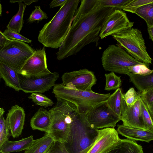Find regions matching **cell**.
I'll return each mask as SVG.
<instances>
[{
	"instance_id": "obj_2",
	"label": "cell",
	"mask_w": 153,
	"mask_h": 153,
	"mask_svg": "<svg viewBox=\"0 0 153 153\" xmlns=\"http://www.w3.org/2000/svg\"><path fill=\"white\" fill-rule=\"evenodd\" d=\"M79 0H67L53 18L39 31V41L44 47L59 48L66 36Z\"/></svg>"
},
{
	"instance_id": "obj_32",
	"label": "cell",
	"mask_w": 153,
	"mask_h": 153,
	"mask_svg": "<svg viewBox=\"0 0 153 153\" xmlns=\"http://www.w3.org/2000/svg\"><path fill=\"white\" fill-rule=\"evenodd\" d=\"M139 97L138 93L133 87L130 88L126 93L123 95V99L128 107L134 105L137 101Z\"/></svg>"
},
{
	"instance_id": "obj_31",
	"label": "cell",
	"mask_w": 153,
	"mask_h": 153,
	"mask_svg": "<svg viewBox=\"0 0 153 153\" xmlns=\"http://www.w3.org/2000/svg\"><path fill=\"white\" fill-rule=\"evenodd\" d=\"M149 65L148 64H144L133 65L128 67V71L134 74L148 75L153 72V70L149 68Z\"/></svg>"
},
{
	"instance_id": "obj_23",
	"label": "cell",
	"mask_w": 153,
	"mask_h": 153,
	"mask_svg": "<svg viewBox=\"0 0 153 153\" xmlns=\"http://www.w3.org/2000/svg\"><path fill=\"white\" fill-rule=\"evenodd\" d=\"M123 95L121 89L119 88L110 95L106 100L107 104L110 109L114 115L120 118L123 101Z\"/></svg>"
},
{
	"instance_id": "obj_20",
	"label": "cell",
	"mask_w": 153,
	"mask_h": 153,
	"mask_svg": "<svg viewBox=\"0 0 153 153\" xmlns=\"http://www.w3.org/2000/svg\"><path fill=\"white\" fill-rule=\"evenodd\" d=\"M54 142L50 135L46 133L43 137L34 140L31 145L25 150V153H46Z\"/></svg>"
},
{
	"instance_id": "obj_33",
	"label": "cell",
	"mask_w": 153,
	"mask_h": 153,
	"mask_svg": "<svg viewBox=\"0 0 153 153\" xmlns=\"http://www.w3.org/2000/svg\"><path fill=\"white\" fill-rule=\"evenodd\" d=\"M153 3V0H132L123 10L132 13H134L140 7Z\"/></svg>"
},
{
	"instance_id": "obj_8",
	"label": "cell",
	"mask_w": 153,
	"mask_h": 153,
	"mask_svg": "<svg viewBox=\"0 0 153 153\" xmlns=\"http://www.w3.org/2000/svg\"><path fill=\"white\" fill-rule=\"evenodd\" d=\"M91 126L95 129L114 128L120 120L108 107L106 101L101 102L92 108L86 115Z\"/></svg>"
},
{
	"instance_id": "obj_12",
	"label": "cell",
	"mask_w": 153,
	"mask_h": 153,
	"mask_svg": "<svg viewBox=\"0 0 153 153\" xmlns=\"http://www.w3.org/2000/svg\"><path fill=\"white\" fill-rule=\"evenodd\" d=\"M51 72L48 68L45 47L35 50L20 71L19 74L25 77L45 74Z\"/></svg>"
},
{
	"instance_id": "obj_10",
	"label": "cell",
	"mask_w": 153,
	"mask_h": 153,
	"mask_svg": "<svg viewBox=\"0 0 153 153\" xmlns=\"http://www.w3.org/2000/svg\"><path fill=\"white\" fill-rule=\"evenodd\" d=\"M62 84L67 88L83 91H91L96 83L93 72L86 69L64 73Z\"/></svg>"
},
{
	"instance_id": "obj_21",
	"label": "cell",
	"mask_w": 153,
	"mask_h": 153,
	"mask_svg": "<svg viewBox=\"0 0 153 153\" xmlns=\"http://www.w3.org/2000/svg\"><path fill=\"white\" fill-rule=\"evenodd\" d=\"M34 140L33 135L16 141H11L8 140L0 149V152L10 153L25 150L31 145Z\"/></svg>"
},
{
	"instance_id": "obj_42",
	"label": "cell",
	"mask_w": 153,
	"mask_h": 153,
	"mask_svg": "<svg viewBox=\"0 0 153 153\" xmlns=\"http://www.w3.org/2000/svg\"><path fill=\"white\" fill-rule=\"evenodd\" d=\"M8 140V138L0 135V149L4 143Z\"/></svg>"
},
{
	"instance_id": "obj_34",
	"label": "cell",
	"mask_w": 153,
	"mask_h": 153,
	"mask_svg": "<svg viewBox=\"0 0 153 153\" xmlns=\"http://www.w3.org/2000/svg\"><path fill=\"white\" fill-rule=\"evenodd\" d=\"M35 7V10L32 12L28 19V22H33L36 21L39 22L48 19L47 14L41 10L40 6H36Z\"/></svg>"
},
{
	"instance_id": "obj_35",
	"label": "cell",
	"mask_w": 153,
	"mask_h": 153,
	"mask_svg": "<svg viewBox=\"0 0 153 153\" xmlns=\"http://www.w3.org/2000/svg\"><path fill=\"white\" fill-rule=\"evenodd\" d=\"M4 35L8 39L18 40L28 43H30V40L19 33L7 29L3 33Z\"/></svg>"
},
{
	"instance_id": "obj_6",
	"label": "cell",
	"mask_w": 153,
	"mask_h": 153,
	"mask_svg": "<svg viewBox=\"0 0 153 153\" xmlns=\"http://www.w3.org/2000/svg\"><path fill=\"white\" fill-rule=\"evenodd\" d=\"M101 60L105 71L127 74L130 66L144 63L131 56L123 49L114 45H109L104 50Z\"/></svg>"
},
{
	"instance_id": "obj_30",
	"label": "cell",
	"mask_w": 153,
	"mask_h": 153,
	"mask_svg": "<svg viewBox=\"0 0 153 153\" xmlns=\"http://www.w3.org/2000/svg\"><path fill=\"white\" fill-rule=\"evenodd\" d=\"M140 111L145 125L148 130L153 131V119L147 108L140 98Z\"/></svg>"
},
{
	"instance_id": "obj_25",
	"label": "cell",
	"mask_w": 153,
	"mask_h": 153,
	"mask_svg": "<svg viewBox=\"0 0 153 153\" xmlns=\"http://www.w3.org/2000/svg\"><path fill=\"white\" fill-rule=\"evenodd\" d=\"M134 13L144 20L146 24L153 25V3L140 7Z\"/></svg>"
},
{
	"instance_id": "obj_11",
	"label": "cell",
	"mask_w": 153,
	"mask_h": 153,
	"mask_svg": "<svg viewBox=\"0 0 153 153\" xmlns=\"http://www.w3.org/2000/svg\"><path fill=\"white\" fill-rule=\"evenodd\" d=\"M134 22L130 21L126 13L121 10L115 9L108 16L99 34L103 39L107 36L132 28Z\"/></svg>"
},
{
	"instance_id": "obj_9",
	"label": "cell",
	"mask_w": 153,
	"mask_h": 153,
	"mask_svg": "<svg viewBox=\"0 0 153 153\" xmlns=\"http://www.w3.org/2000/svg\"><path fill=\"white\" fill-rule=\"evenodd\" d=\"M19 76L21 90L26 93H44L55 85L59 75L55 72L29 77L19 74Z\"/></svg>"
},
{
	"instance_id": "obj_14",
	"label": "cell",
	"mask_w": 153,
	"mask_h": 153,
	"mask_svg": "<svg viewBox=\"0 0 153 153\" xmlns=\"http://www.w3.org/2000/svg\"><path fill=\"white\" fill-rule=\"evenodd\" d=\"M120 139L117 131L114 128L98 129L96 139L86 153H102Z\"/></svg>"
},
{
	"instance_id": "obj_38",
	"label": "cell",
	"mask_w": 153,
	"mask_h": 153,
	"mask_svg": "<svg viewBox=\"0 0 153 153\" xmlns=\"http://www.w3.org/2000/svg\"><path fill=\"white\" fill-rule=\"evenodd\" d=\"M67 0H54L52 1L49 4L51 8L60 6L62 7L65 3Z\"/></svg>"
},
{
	"instance_id": "obj_4",
	"label": "cell",
	"mask_w": 153,
	"mask_h": 153,
	"mask_svg": "<svg viewBox=\"0 0 153 153\" xmlns=\"http://www.w3.org/2000/svg\"><path fill=\"white\" fill-rule=\"evenodd\" d=\"M53 93L55 97L69 101L77 106L79 113L86 115L88 112L97 104L106 101L110 94H100L92 91H83L69 88L62 84H57L54 86Z\"/></svg>"
},
{
	"instance_id": "obj_1",
	"label": "cell",
	"mask_w": 153,
	"mask_h": 153,
	"mask_svg": "<svg viewBox=\"0 0 153 153\" xmlns=\"http://www.w3.org/2000/svg\"><path fill=\"white\" fill-rule=\"evenodd\" d=\"M68 32L56 53L62 60L76 54L91 43L98 44L99 34L108 16L115 9L97 8V0H82Z\"/></svg>"
},
{
	"instance_id": "obj_43",
	"label": "cell",
	"mask_w": 153,
	"mask_h": 153,
	"mask_svg": "<svg viewBox=\"0 0 153 153\" xmlns=\"http://www.w3.org/2000/svg\"><path fill=\"white\" fill-rule=\"evenodd\" d=\"M4 111V109L2 108H0V116L3 115Z\"/></svg>"
},
{
	"instance_id": "obj_29",
	"label": "cell",
	"mask_w": 153,
	"mask_h": 153,
	"mask_svg": "<svg viewBox=\"0 0 153 153\" xmlns=\"http://www.w3.org/2000/svg\"><path fill=\"white\" fill-rule=\"evenodd\" d=\"M140 97L147 108L151 118L153 119V88L145 92H137Z\"/></svg>"
},
{
	"instance_id": "obj_13",
	"label": "cell",
	"mask_w": 153,
	"mask_h": 153,
	"mask_svg": "<svg viewBox=\"0 0 153 153\" xmlns=\"http://www.w3.org/2000/svg\"><path fill=\"white\" fill-rule=\"evenodd\" d=\"M139 95L136 102L133 105L128 107L124 100L120 120L123 125L129 127L144 130H148L142 116L140 111V102Z\"/></svg>"
},
{
	"instance_id": "obj_28",
	"label": "cell",
	"mask_w": 153,
	"mask_h": 153,
	"mask_svg": "<svg viewBox=\"0 0 153 153\" xmlns=\"http://www.w3.org/2000/svg\"><path fill=\"white\" fill-rule=\"evenodd\" d=\"M28 98L31 100L36 104L45 108L51 106L53 104L51 99L41 93H32L29 96Z\"/></svg>"
},
{
	"instance_id": "obj_18",
	"label": "cell",
	"mask_w": 153,
	"mask_h": 153,
	"mask_svg": "<svg viewBox=\"0 0 153 153\" xmlns=\"http://www.w3.org/2000/svg\"><path fill=\"white\" fill-rule=\"evenodd\" d=\"M51 123V118L49 111L40 108L31 118L30 125L33 130H38L48 133Z\"/></svg>"
},
{
	"instance_id": "obj_40",
	"label": "cell",
	"mask_w": 153,
	"mask_h": 153,
	"mask_svg": "<svg viewBox=\"0 0 153 153\" xmlns=\"http://www.w3.org/2000/svg\"><path fill=\"white\" fill-rule=\"evenodd\" d=\"M38 1V0H10V2L11 3H14L16 2L18 3L22 1L24 2L25 4L26 5H29L33 2H36Z\"/></svg>"
},
{
	"instance_id": "obj_26",
	"label": "cell",
	"mask_w": 153,
	"mask_h": 153,
	"mask_svg": "<svg viewBox=\"0 0 153 153\" xmlns=\"http://www.w3.org/2000/svg\"><path fill=\"white\" fill-rule=\"evenodd\" d=\"M132 0H97V7L100 8L111 7L116 9H123Z\"/></svg>"
},
{
	"instance_id": "obj_17",
	"label": "cell",
	"mask_w": 153,
	"mask_h": 153,
	"mask_svg": "<svg viewBox=\"0 0 153 153\" xmlns=\"http://www.w3.org/2000/svg\"><path fill=\"white\" fill-rule=\"evenodd\" d=\"M102 153H144L142 146L134 140L120 139Z\"/></svg>"
},
{
	"instance_id": "obj_3",
	"label": "cell",
	"mask_w": 153,
	"mask_h": 153,
	"mask_svg": "<svg viewBox=\"0 0 153 153\" xmlns=\"http://www.w3.org/2000/svg\"><path fill=\"white\" fill-rule=\"evenodd\" d=\"M98 130L92 128L86 115L79 113L73 119L67 142L64 143L69 153H86L95 141Z\"/></svg>"
},
{
	"instance_id": "obj_5",
	"label": "cell",
	"mask_w": 153,
	"mask_h": 153,
	"mask_svg": "<svg viewBox=\"0 0 153 153\" xmlns=\"http://www.w3.org/2000/svg\"><path fill=\"white\" fill-rule=\"evenodd\" d=\"M120 47L131 56L141 62L152 64V59L146 51L145 40L141 32L131 28L112 35Z\"/></svg>"
},
{
	"instance_id": "obj_44",
	"label": "cell",
	"mask_w": 153,
	"mask_h": 153,
	"mask_svg": "<svg viewBox=\"0 0 153 153\" xmlns=\"http://www.w3.org/2000/svg\"><path fill=\"white\" fill-rule=\"evenodd\" d=\"M1 13H2V7H1V4L0 1V16H1Z\"/></svg>"
},
{
	"instance_id": "obj_7",
	"label": "cell",
	"mask_w": 153,
	"mask_h": 153,
	"mask_svg": "<svg viewBox=\"0 0 153 153\" xmlns=\"http://www.w3.org/2000/svg\"><path fill=\"white\" fill-rule=\"evenodd\" d=\"M34 51L23 42L10 39L0 47V62L18 73Z\"/></svg>"
},
{
	"instance_id": "obj_37",
	"label": "cell",
	"mask_w": 153,
	"mask_h": 153,
	"mask_svg": "<svg viewBox=\"0 0 153 153\" xmlns=\"http://www.w3.org/2000/svg\"><path fill=\"white\" fill-rule=\"evenodd\" d=\"M9 130L3 115L0 116V135L8 138Z\"/></svg>"
},
{
	"instance_id": "obj_39",
	"label": "cell",
	"mask_w": 153,
	"mask_h": 153,
	"mask_svg": "<svg viewBox=\"0 0 153 153\" xmlns=\"http://www.w3.org/2000/svg\"><path fill=\"white\" fill-rule=\"evenodd\" d=\"M10 40L0 31V47L4 45Z\"/></svg>"
},
{
	"instance_id": "obj_15",
	"label": "cell",
	"mask_w": 153,
	"mask_h": 153,
	"mask_svg": "<svg viewBox=\"0 0 153 153\" xmlns=\"http://www.w3.org/2000/svg\"><path fill=\"white\" fill-rule=\"evenodd\" d=\"M25 114L24 109L18 105L12 106L5 119L6 123L13 137L21 135L24 125Z\"/></svg>"
},
{
	"instance_id": "obj_27",
	"label": "cell",
	"mask_w": 153,
	"mask_h": 153,
	"mask_svg": "<svg viewBox=\"0 0 153 153\" xmlns=\"http://www.w3.org/2000/svg\"><path fill=\"white\" fill-rule=\"evenodd\" d=\"M106 82L105 90L111 91L116 90L121 85L122 80L120 76H118L113 72L105 74Z\"/></svg>"
},
{
	"instance_id": "obj_19",
	"label": "cell",
	"mask_w": 153,
	"mask_h": 153,
	"mask_svg": "<svg viewBox=\"0 0 153 153\" xmlns=\"http://www.w3.org/2000/svg\"><path fill=\"white\" fill-rule=\"evenodd\" d=\"M0 76L6 85L17 91L21 90L19 74L14 69L0 62Z\"/></svg>"
},
{
	"instance_id": "obj_41",
	"label": "cell",
	"mask_w": 153,
	"mask_h": 153,
	"mask_svg": "<svg viewBox=\"0 0 153 153\" xmlns=\"http://www.w3.org/2000/svg\"><path fill=\"white\" fill-rule=\"evenodd\" d=\"M147 30L149 34V38L152 41H153V25L146 24Z\"/></svg>"
},
{
	"instance_id": "obj_22",
	"label": "cell",
	"mask_w": 153,
	"mask_h": 153,
	"mask_svg": "<svg viewBox=\"0 0 153 153\" xmlns=\"http://www.w3.org/2000/svg\"><path fill=\"white\" fill-rule=\"evenodd\" d=\"M130 82L137 88L138 92H145L153 88V72L146 75H140L129 72L127 74Z\"/></svg>"
},
{
	"instance_id": "obj_36",
	"label": "cell",
	"mask_w": 153,
	"mask_h": 153,
	"mask_svg": "<svg viewBox=\"0 0 153 153\" xmlns=\"http://www.w3.org/2000/svg\"><path fill=\"white\" fill-rule=\"evenodd\" d=\"M46 153H69L66 149L64 143L54 142L53 145Z\"/></svg>"
},
{
	"instance_id": "obj_16",
	"label": "cell",
	"mask_w": 153,
	"mask_h": 153,
	"mask_svg": "<svg viewBox=\"0 0 153 153\" xmlns=\"http://www.w3.org/2000/svg\"><path fill=\"white\" fill-rule=\"evenodd\" d=\"M118 133L128 139L149 143L153 139V131L118 125Z\"/></svg>"
},
{
	"instance_id": "obj_45",
	"label": "cell",
	"mask_w": 153,
	"mask_h": 153,
	"mask_svg": "<svg viewBox=\"0 0 153 153\" xmlns=\"http://www.w3.org/2000/svg\"><path fill=\"white\" fill-rule=\"evenodd\" d=\"M0 82H1V77L0 76Z\"/></svg>"
},
{
	"instance_id": "obj_24",
	"label": "cell",
	"mask_w": 153,
	"mask_h": 153,
	"mask_svg": "<svg viewBox=\"0 0 153 153\" xmlns=\"http://www.w3.org/2000/svg\"><path fill=\"white\" fill-rule=\"evenodd\" d=\"M19 8L17 13L12 18L7 26V29L19 33L23 26V17L26 5L19 3Z\"/></svg>"
}]
</instances>
